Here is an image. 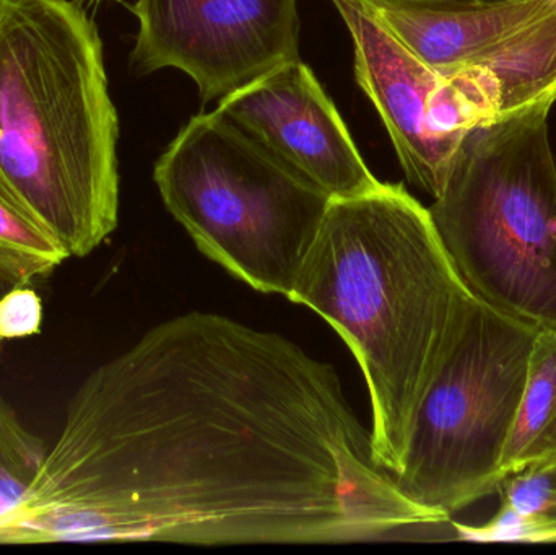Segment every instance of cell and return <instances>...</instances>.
<instances>
[{"label":"cell","instance_id":"6da1fadb","mask_svg":"<svg viewBox=\"0 0 556 555\" xmlns=\"http://www.w3.org/2000/svg\"><path fill=\"white\" fill-rule=\"evenodd\" d=\"M450 521L376 463L332 365L191 312L85 378L0 544L363 543Z\"/></svg>","mask_w":556,"mask_h":555},{"label":"cell","instance_id":"7a4b0ae2","mask_svg":"<svg viewBox=\"0 0 556 555\" xmlns=\"http://www.w3.org/2000/svg\"><path fill=\"white\" fill-rule=\"evenodd\" d=\"M288 300L323 316L355 355L372 455L401 475L418 411L476 300L430 209L388 182L332 199Z\"/></svg>","mask_w":556,"mask_h":555},{"label":"cell","instance_id":"3957f363","mask_svg":"<svg viewBox=\"0 0 556 555\" xmlns=\"http://www.w3.org/2000/svg\"><path fill=\"white\" fill-rule=\"evenodd\" d=\"M119 119L75 0H0V185L68 257L117 227Z\"/></svg>","mask_w":556,"mask_h":555},{"label":"cell","instance_id":"277c9868","mask_svg":"<svg viewBox=\"0 0 556 555\" xmlns=\"http://www.w3.org/2000/svg\"><path fill=\"white\" fill-rule=\"evenodd\" d=\"M539 103L470 130L434 199V227L473 295L556 332V160Z\"/></svg>","mask_w":556,"mask_h":555},{"label":"cell","instance_id":"5b68a950","mask_svg":"<svg viewBox=\"0 0 556 555\" xmlns=\"http://www.w3.org/2000/svg\"><path fill=\"white\" fill-rule=\"evenodd\" d=\"M195 247L257 292L290 295L332 199L218 113L191 117L153 172Z\"/></svg>","mask_w":556,"mask_h":555},{"label":"cell","instance_id":"8992f818","mask_svg":"<svg viewBox=\"0 0 556 555\" xmlns=\"http://www.w3.org/2000/svg\"><path fill=\"white\" fill-rule=\"evenodd\" d=\"M539 331L476 297L418 411L404 469L394 476L402 494L451 518L498 492Z\"/></svg>","mask_w":556,"mask_h":555},{"label":"cell","instance_id":"52a82bcc","mask_svg":"<svg viewBox=\"0 0 556 555\" xmlns=\"http://www.w3.org/2000/svg\"><path fill=\"white\" fill-rule=\"evenodd\" d=\"M352 35L355 75L388 129L412 185L440 198L464 137L502 117V88L490 72L438 74L362 0H332Z\"/></svg>","mask_w":556,"mask_h":555},{"label":"cell","instance_id":"ba28073f","mask_svg":"<svg viewBox=\"0 0 556 555\" xmlns=\"http://www.w3.org/2000/svg\"><path fill=\"white\" fill-rule=\"evenodd\" d=\"M368 7L438 74L490 72L502 88V117L555 103L556 0Z\"/></svg>","mask_w":556,"mask_h":555},{"label":"cell","instance_id":"9c48e42d","mask_svg":"<svg viewBox=\"0 0 556 555\" xmlns=\"http://www.w3.org/2000/svg\"><path fill=\"white\" fill-rule=\"evenodd\" d=\"M130 67L178 68L222 100L300 59L298 0H137Z\"/></svg>","mask_w":556,"mask_h":555},{"label":"cell","instance_id":"30bf717a","mask_svg":"<svg viewBox=\"0 0 556 555\" xmlns=\"http://www.w3.org/2000/svg\"><path fill=\"white\" fill-rule=\"evenodd\" d=\"M217 111L330 199L355 198L382 185L301 59L222 98Z\"/></svg>","mask_w":556,"mask_h":555},{"label":"cell","instance_id":"8fae6325","mask_svg":"<svg viewBox=\"0 0 556 555\" xmlns=\"http://www.w3.org/2000/svg\"><path fill=\"white\" fill-rule=\"evenodd\" d=\"M502 505L480 527L454 524L470 543H556V465H534L508 476L498 488Z\"/></svg>","mask_w":556,"mask_h":555},{"label":"cell","instance_id":"7c38bea8","mask_svg":"<svg viewBox=\"0 0 556 555\" xmlns=\"http://www.w3.org/2000/svg\"><path fill=\"white\" fill-rule=\"evenodd\" d=\"M556 452V332L541 329L532 349L528 380L503 452L500 475L508 476Z\"/></svg>","mask_w":556,"mask_h":555},{"label":"cell","instance_id":"4fadbf2b","mask_svg":"<svg viewBox=\"0 0 556 555\" xmlns=\"http://www.w3.org/2000/svg\"><path fill=\"white\" fill-rule=\"evenodd\" d=\"M68 254L0 185V263L29 280L48 276Z\"/></svg>","mask_w":556,"mask_h":555},{"label":"cell","instance_id":"5bb4252c","mask_svg":"<svg viewBox=\"0 0 556 555\" xmlns=\"http://www.w3.org/2000/svg\"><path fill=\"white\" fill-rule=\"evenodd\" d=\"M46 455L45 443L0 400V528L25 504Z\"/></svg>","mask_w":556,"mask_h":555},{"label":"cell","instance_id":"9a60e30c","mask_svg":"<svg viewBox=\"0 0 556 555\" xmlns=\"http://www.w3.org/2000/svg\"><path fill=\"white\" fill-rule=\"evenodd\" d=\"M42 303L28 286H20L0 300V341L28 338L41 328Z\"/></svg>","mask_w":556,"mask_h":555},{"label":"cell","instance_id":"2e32d148","mask_svg":"<svg viewBox=\"0 0 556 555\" xmlns=\"http://www.w3.org/2000/svg\"><path fill=\"white\" fill-rule=\"evenodd\" d=\"M29 282H31V280H29L28 277L0 263V300H2L7 293L16 289V287L28 286ZM0 345H2V341H0Z\"/></svg>","mask_w":556,"mask_h":555},{"label":"cell","instance_id":"e0dca14e","mask_svg":"<svg viewBox=\"0 0 556 555\" xmlns=\"http://www.w3.org/2000/svg\"><path fill=\"white\" fill-rule=\"evenodd\" d=\"M368 5H410V3L434 2V0H362Z\"/></svg>","mask_w":556,"mask_h":555},{"label":"cell","instance_id":"ac0fdd59","mask_svg":"<svg viewBox=\"0 0 556 555\" xmlns=\"http://www.w3.org/2000/svg\"><path fill=\"white\" fill-rule=\"evenodd\" d=\"M457 2L493 3V2H508V0H457Z\"/></svg>","mask_w":556,"mask_h":555},{"label":"cell","instance_id":"d6986e66","mask_svg":"<svg viewBox=\"0 0 556 555\" xmlns=\"http://www.w3.org/2000/svg\"><path fill=\"white\" fill-rule=\"evenodd\" d=\"M538 465H556V452L554 453V455L551 456V458L545 459V462L538 463Z\"/></svg>","mask_w":556,"mask_h":555},{"label":"cell","instance_id":"ffe728a7","mask_svg":"<svg viewBox=\"0 0 556 555\" xmlns=\"http://www.w3.org/2000/svg\"><path fill=\"white\" fill-rule=\"evenodd\" d=\"M93 2H98V0H93Z\"/></svg>","mask_w":556,"mask_h":555}]
</instances>
